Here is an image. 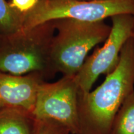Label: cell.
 <instances>
[{"mask_svg": "<svg viewBox=\"0 0 134 134\" xmlns=\"http://www.w3.org/2000/svg\"><path fill=\"white\" fill-rule=\"evenodd\" d=\"M134 91V48L132 37L122 48L119 64L93 91L79 94L78 134H109L117 112Z\"/></svg>", "mask_w": 134, "mask_h": 134, "instance_id": "1", "label": "cell"}, {"mask_svg": "<svg viewBox=\"0 0 134 134\" xmlns=\"http://www.w3.org/2000/svg\"><path fill=\"white\" fill-rule=\"evenodd\" d=\"M54 22L57 33L52 40L50 62L53 71L75 76L92 48L104 42L111 27L104 22L62 19Z\"/></svg>", "mask_w": 134, "mask_h": 134, "instance_id": "2", "label": "cell"}, {"mask_svg": "<svg viewBox=\"0 0 134 134\" xmlns=\"http://www.w3.org/2000/svg\"><path fill=\"white\" fill-rule=\"evenodd\" d=\"M120 14L134 16L133 0H40L23 15L20 32H27L58 20L96 22Z\"/></svg>", "mask_w": 134, "mask_h": 134, "instance_id": "3", "label": "cell"}, {"mask_svg": "<svg viewBox=\"0 0 134 134\" xmlns=\"http://www.w3.org/2000/svg\"><path fill=\"white\" fill-rule=\"evenodd\" d=\"M110 19V32L103 46L96 48L86 58L75 75L80 93L90 92L99 76L108 75L115 70L119 64L122 48L133 35V15H117Z\"/></svg>", "mask_w": 134, "mask_h": 134, "instance_id": "4", "label": "cell"}, {"mask_svg": "<svg viewBox=\"0 0 134 134\" xmlns=\"http://www.w3.org/2000/svg\"><path fill=\"white\" fill-rule=\"evenodd\" d=\"M80 90L75 76H63L52 83H41L32 115L36 120L62 124L71 134L79 132Z\"/></svg>", "mask_w": 134, "mask_h": 134, "instance_id": "5", "label": "cell"}, {"mask_svg": "<svg viewBox=\"0 0 134 134\" xmlns=\"http://www.w3.org/2000/svg\"><path fill=\"white\" fill-rule=\"evenodd\" d=\"M18 34L16 39L0 48V72L24 76L51 68L50 48L53 34L40 42L29 37V32Z\"/></svg>", "mask_w": 134, "mask_h": 134, "instance_id": "6", "label": "cell"}, {"mask_svg": "<svg viewBox=\"0 0 134 134\" xmlns=\"http://www.w3.org/2000/svg\"><path fill=\"white\" fill-rule=\"evenodd\" d=\"M41 84L31 75L14 76L0 72V109H18L32 115Z\"/></svg>", "mask_w": 134, "mask_h": 134, "instance_id": "7", "label": "cell"}, {"mask_svg": "<svg viewBox=\"0 0 134 134\" xmlns=\"http://www.w3.org/2000/svg\"><path fill=\"white\" fill-rule=\"evenodd\" d=\"M34 119L31 114L15 108L0 109V134H34Z\"/></svg>", "mask_w": 134, "mask_h": 134, "instance_id": "8", "label": "cell"}, {"mask_svg": "<svg viewBox=\"0 0 134 134\" xmlns=\"http://www.w3.org/2000/svg\"><path fill=\"white\" fill-rule=\"evenodd\" d=\"M109 134H134V91L117 112Z\"/></svg>", "mask_w": 134, "mask_h": 134, "instance_id": "9", "label": "cell"}, {"mask_svg": "<svg viewBox=\"0 0 134 134\" xmlns=\"http://www.w3.org/2000/svg\"><path fill=\"white\" fill-rule=\"evenodd\" d=\"M23 15L13 9L6 0H0V31L17 33L21 31Z\"/></svg>", "mask_w": 134, "mask_h": 134, "instance_id": "10", "label": "cell"}, {"mask_svg": "<svg viewBox=\"0 0 134 134\" xmlns=\"http://www.w3.org/2000/svg\"><path fill=\"white\" fill-rule=\"evenodd\" d=\"M69 129L62 124L51 120L34 119V134H70Z\"/></svg>", "mask_w": 134, "mask_h": 134, "instance_id": "11", "label": "cell"}, {"mask_svg": "<svg viewBox=\"0 0 134 134\" xmlns=\"http://www.w3.org/2000/svg\"><path fill=\"white\" fill-rule=\"evenodd\" d=\"M40 0H11L9 4L20 14L25 15L34 9Z\"/></svg>", "mask_w": 134, "mask_h": 134, "instance_id": "12", "label": "cell"}, {"mask_svg": "<svg viewBox=\"0 0 134 134\" xmlns=\"http://www.w3.org/2000/svg\"><path fill=\"white\" fill-rule=\"evenodd\" d=\"M132 42H133V48H134V29H133V35H132Z\"/></svg>", "mask_w": 134, "mask_h": 134, "instance_id": "13", "label": "cell"}, {"mask_svg": "<svg viewBox=\"0 0 134 134\" xmlns=\"http://www.w3.org/2000/svg\"><path fill=\"white\" fill-rule=\"evenodd\" d=\"M133 3H134V0H133Z\"/></svg>", "mask_w": 134, "mask_h": 134, "instance_id": "14", "label": "cell"}]
</instances>
